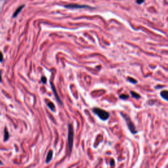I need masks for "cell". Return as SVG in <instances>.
Here are the masks:
<instances>
[{"label":"cell","instance_id":"cell-5","mask_svg":"<svg viewBox=\"0 0 168 168\" xmlns=\"http://www.w3.org/2000/svg\"><path fill=\"white\" fill-rule=\"evenodd\" d=\"M66 7L67 8H72V9H78V8H83V7H88L86 5H66Z\"/></svg>","mask_w":168,"mask_h":168},{"label":"cell","instance_id":"cell-18","mask_svg":"<svg viewBox=\"0 0 168 168\" xmlns=\"http://www.w3.org/2000/svg\"><path fill=\"white\" fill-rule=\"evenodd\" d=\"M2 162H1V161H0V165H2Z\"/></svg>","mask_w":168,"mask_h":168},{"label":"cell","instance_id":"cell-12","mask_svg":"<svg viewBox=\"0 0 168 168\" xmlns=\"http://www.w3.org/2000/svg\"><path fill=\"white\" fill-rule=\"evenodd\" d=\"M145 2V0H137L136 3L139 5H141Z\"/></svg>","mask_w":168,"mask_h":168},{"label":"cell","instance_id":"cell-16","mask_svg":"<svg viewBox=\"0 0 168 168\" xmlns=\"http://www.w3.org/2000/svg\"><path fill=\"white\" fill-rule=\"evenodd\" d=\"M133 78H129V80L130 81H132V82L133 83H136V81L135 80H132Z\"/></svg>","mask_w":168,"mask_h":168},{"label":"cell","instance_id":"cell-9","mask_svg":"<svg viewBox=\"0 0 168 168\" xmlns=\"http://www.w3.org/2000/svg\"><path fill=\"white\" fill-rule=\"evenodd\" d=\"M47 105H48V106L50 108L51 110H53V111H55V105H54V104L53 103V102H47Z\"/></svg>","mask_w":168,"mask_h":168},{"label":"cell","instance_id":"cell-6","mask_svg":"<svg viewBox=\"0 0 168 168\" xmlns=\"http://www.w3.org/2000/svg\"><path fill=\"white\" fill-rule=\"evenodd\" d=\"M52 157H53V151L52 150H50V151L49 152V153H48L47 156L46 162H47V163H49V162L51 160V159H52Z\"/></svg>","mask_w":168,"mask_h":168},{"label":"cell","instance_id":"cell-17","mask_svg":"<svg viewBox=\"0 0 168 168\" xmlns=\"http://www.w3.org/2000/svg\"><path fill=\"white\" fill-rule=\"evenodd\" d=\"M2 81V75H1V71H0V82Z\"/></svg>","mask_w":168,"mask_h":168},{"label":"cell","instance_id":"cell-8","mask_svg":"<svg viewBox=\"0 0 168 168\" xmlns=\"http://www.w3.org/2000/svg\"><path fill=\"white\" fill-rule=\"evenodd\" d=\"M4 137H5L4 141H7V140H8V139H9V132L7 131V129H6V128L5 129Z\"/></svg>","mask_w":168,"mask_h":168},{"label":"cell","instance_id":"cell-13","mask_svg":"<svg viewBox=\"0 0 168 168\" xmlns=\"http://www.w3.org/2000/svg\"><path fill=\"white\" fill-rule=\"evenodd\" d=\"M41 81H42L43 83H46V82H47V79H46L45 77H42V78H41Z\"/></svg>","mask_w":168,"mask_h":168},{"label":"cell","instance_id":"cell-7","mask_svg":"<svg viewBox=\"0 0 168 168\" xmlns=\"http://www.w3.org/2000/svg\"><path fill=\"white\" fill-rule=\"evenodd\" d=\"M161 96L164 98V99L168 101V91H163L161 92Z\"/></svg>","mask_w":168,"mask_h":168},{"label":"cell","instance_id":"cell-15","mask_svg":"<svg viewBox=\"0 0 168 168\" xmlns=\"http://www.w3.org/2000/svg\"><path fill=\"white\" fill-rule=\"evenodd\" d=\"M3 60V54L0 52V62H2Z\"/></svg>","mask_w":168,"mask_h":168},{"label":"cell","instance_id":"cell-3","mask_svg":"<svg viewBox=\"0 0 168 168\" xmlns=\"http://www.w3.org/2000/svg\"><path fill=\"white\" fill-rule=\"evenodd\" d=\"M124 116L125 118V116ZM125 119H126V121H127V125H128V127H129V129H130V131H131L133 133H136V129H135V127L134 125H133V124L132 123L131 121L129 119V118H127V116H126Z\"/></svg>","mask_w":168,"mask_h":168},{"label":"cell","instance_id":"cell-10","mask_svg":"<svg viewBox=\"0 0 168 168\" xmlns=\"http://www.w3.org/2000/svg\"><path fill=\"white\" fill-rule=\"evenodd\" d=\"M23 7H24V6H21V7H19L18 9H17V11H15V14H14V15H13V17H15L16 16H17V15H18V14L19 13H20V11H21Z\"/></svg>","mask_w":168,"mask_h":168},{"label":"cell","instance_id":"cell-14","mask_svg":"<svg viewBox=\"0 0 168 168\" xmlns=\"http://www.w3.org/2000/svg\"><path fill=\"white\" fill-rule=\"evenodd\" d=\"M120 98L121 99H127V98H128V96H127V95H121Z\"/></svg>","mask_w":168,"mask_h":168},{"label":"cell","instance_id":"cell-2","mask_svg":"<svg viewBox=\"0 0 168 168\" xmlns=\"http://www.w3.org/2000/svg\"><path fill=\"white\" fill-rule=\"evenodd\" d=\"M74 141V132L73 129H72V125H69V130H68V148L70 152L72 151V146H73Z\"/></svg>","mask_w":168,"mask_h":168},{"label":"cell","instance_id":"cell-1","mask_svg":"<svg viewBox=\"0 0 168 168\" xmlns=\"http://www.w3.org/2000/svg\"><path fill=\"white\" fill-rule=\"evenodd\" d=\"M93 112L96 114L102 120H106L109 118V114L106 111L104 110H102L99 108H95L93 109Z\"/></svg>","mask_w":168,"mask_h":168},{"label":"cell","instance_id":"cell-4","mask_svg":"<svg viewBox=\"0 0 168 168\" xmlns=\"http://www.w3.org/2000/svg\"><path fill=\"white\" fill-rule=\"evenodd\" d=\"M51 87H52L53 91L54 94H55V97H56V99H57V101H58V102H59V103H61V104H62V102H61V99H60L59 97H58V94H57V91H56V89H55V87H54V86H53V83H51Z\"/></svg>","mask_w":168,"mask_h":168},{"label":"cell","instance_id":"cell-11","mask_svg":"<svg viewBox=\"0 0 168 168\" xmlns=\"http://www.w3.org/2000/svg\"><path fill=\"white\" fill-rule=\"evenodd\" d=\"M131 93L132 96H133V97L136 98V99H137H137H139V98H140V96H139V94H137V93H135V92H133V91H131Z\"/></svg>","mask_w":168,"mask_h":168}]
</instances>
